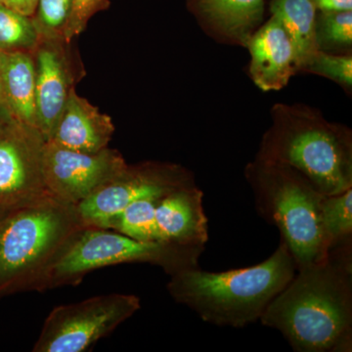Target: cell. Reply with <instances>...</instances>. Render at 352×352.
Returning <instances> with one entry per match:
<instances>
[{"label": "cell", "mask_w": 352, "mask_h": 352, "mask_svg": "<svg viewBox=\"0 0 352 352\" xmlns=\"http://www.w3.org/2000/svg\"><path fill=\"white\" fill-rule=\"evenodd\" d=\"M298 352L352 351V239L298 268L261 318Z\"/></svg>", "instance_id": "cell-1"}, {"label": "cell", "mask_w": 352, "mask_h": 352, "mask_svg": "<svg viewBox=\"0 0 352 352\" xmlns=\"http://www.w3.org/2000/svg\"><path fill=\"white\" fill-rule=\"evenodd\" d=\"M298 265L286 243L250 267L210 272L199 267L171 275L166 285L176 302L201 320L220 327L243 328L259 320L271 302L295 277Z\"/></svg>", "instance_id": "cell-2"}, {"label": "cell", "mask_w": 352, "mask_h": 352, "mask_svg": "<svg viewBox=\"0 0 352 352\" xmlns=\"http://www.w3.org/2000/svg\"><path fill=\"white\" fill-rule=\"evenodd\" d=\"M270 117L256 157L295 168L324 195L352 188L349 127L302 103H276Z\"/></svg>", "instance_id": "cell-3"}, {"label": "cell", "mask_w": 352, "mask_h": 352, "mask_svg": "<svg viewBox=\"0 0 352 352\" xmlns=\"http://www.w3.org/2000/svg\"><path fill=\"white\" fill-rule=\"evenodd\" d=\"M85 226L78 206L48 193L0 219V300L38 292L48 271Z\"/></svg>", "instance_id": "cell-4"}, {"label": "cell", "mask_w": 352, "mask_h": 352, "mask_svg": "<svg viewBox=\"0 0 352 352\" xmlns=\"http://www.w3.org/2000/svg\"><path fill=\"white\" fill-rule=\"evenodd\" d=\"M244 175L259 217L279 229L298 268L325 258L321 224L325 195L295 168L258 157L245 166Z\"/></svg>", "instance_id": "cell-5"}, {"label": "cell", "mask_w": 352, "mask_h": 352, "mask_svg": "<svg viewBox=\"0 0 352 352\" xmlns=\"http://www.w3.org/2000/svg\"><path fill=\"white\" fill-rule=\"evenodd\" d=\"M206 247L160 241H139L99 227L87 226L69 243L48 271L38 292L63 286H78L91 271L122 263L160 266L170 276L199 267Z\"/></svg>", "instance_id": "cell-6"}, {"label": "cell", "mask_w": 352, "mask_h": 352, "mask_svg": "<svg viewBox=\"0 0 352 352\" xmlns=\"http://www.w3.org/2000/svg\"><path fill=\"white\" fill-rule=\"evenodd\" d=\"M140 307L138 296L117 293L59 305L53 308L44 321L32 351H87Z\"/></svg>", "instance_id": "cell-7"}, {"label": "cell", "mask_w": 352, "mask_h": 352, "mask_svg": "<svg viewBox=\"0 0 352 352\" xmlns=\"http://www.w3.org/2000/svg\"><path fill=\"white\" fill-rule=\"evenodd\" d=\"M192 184H196L195 176L180 164L157 161L127 164L119 175L78 204V210L85 226L109 229L129 204Z\"/></svg>", "instance_id": "cell-8"}, {"label": "cell", "mask_w": 352, "mask_h": 352, "mask_svg": "<svg viewBox=\"0 0 352 352\" xmlns=\"http://www.w3.org/2000/svg\"><path fill=\"white\" fill-rule=\"evenodd\" d=\"M45 142L38 129L15 118L0 124V210L50 193L43 176Z\"/></svg>", "instance_id": "cell-9"}, {"label": "cell", "mask_w": 352, "mask_h": 352, "mask_svg": "<svg viewBox=\"0 0 352 352\" xmlns=\"http://www.w3.org/2000/svg\"><path fill=\"white\" fill-rule=\"evenodd\" d=\"M46 188L60 200L78 206L120 175L127 163L117 150L75 151L46 141L43 149Z\"/></svg>", "instance_id": "cell-10"}, {"label": "cell", "mask_w": 352, "mask_h": 352, "mask_svg": "<svg viewBox=\"0 0 352 352\" xmlns=\"http://www.w3.org/2000/svg\"><path fill=\"white\" fill-rule=\"evenodd\" d=\"M36 63L38 131L47 141L56 126L69 91L80 78L69 43L63 36L39 38L32 51Z\"/></svg>", "instance_id": "cell-11"}, {"label": "cell", "mask_w": 352, "mask_h": 352, "mask_svg": "<svg viewBox=\"0 0 352 352\" xmlns=\"http://www.w3.org/2000/svg\"><path fill=\"white\" fill-rule=\"evenodd\" d=\"M251 61L249 76L264 92L279 91L300 73V60L293 41L280 21L270 19L252 34L245 47Z\"/></svg>", "instance_id": "cell-12"}, {"label": "cell", "mask_w": 352, "mask_h": 352, "mask_svg": "<svg viewBox=\"0 0 352 352\" xmlns=\"http://www.w3.org/2000/svg\"><path fill=\"white\" fill-rule=\"evenodd\" d=\"M203 199V191L196 184L157 197L155 207L157 240L206 247L208 220L204 210Z\"/></svg>", "instance_id": "cell-13"}, {"label": "cell", "mask_w": 352, "mask_h": 352, "mask_svg": "<svg viewBox=\"0 0 352 352\" xmlns=\"http://www.w3.org/2000/svg\"><path fill=\"white\" fill-rule=\"evenodd\" d=\"M189 7L210 38L245 47L263 24L265 0H189Z\"/></svg>", "instance_id": "cell-14"}, {"label": "cell", "mask_w": 352, "mask_h": 352, "mask_svg": "<svg viewBox=\"0 0 352 352\" xmlns=\"http://www.w3.org/2000/svg\"><path fill=\"white\" fill-rule=\"evenodd\" d=\"M113 132L112 119L74 87L47 141L75 151L96 153L108 148Z\"/></svg>", "instance_id": "cell-15"}, {"label": "cell", "mask_w": 352, "mask_h": 352, "mask_svg": "<svg viewBox=\"0 0 352 352\" xmlns=\"http://www.w3.org/2000/svg\"><path fill=\"white\" fill-rule=\"evenodd\" d=\"M0 83L9 110L16 120L38 129L36 63L32 52H0Z\"/></svg>", "instance_id": "cell-16"}, {"label": "cell", "mask_w": 352, "mask_h": 352, "mask_svg": "<svg viewBox=\"0 0 352 352\" xmlns=\"http://www.w3.org/2000/svg\"><path fill=\"white\" fill-rule=\"evenodd\" d=\"M271 15L280 21L295 45L300 60V73L303 65L317 50L315 25L317 10L314 0H271Z\"/></svg>", "instance_id": "cell-17"}, {"label": "cell", "mask_w": 352, "mask_h": 352, "mask_svg": "<svg viewBox=\"0 0 352 352\" xmlns=\"http://www.w3.org/2000/svg\"><path fill=\"white\" fill-rule=\"evenodd\" d=\"M321 224L326 249L352 239V188L325 195L321 206Z\"/></svg>", "instance_id": "cell-18"}, {"label": "cell", "mask_w": 352, "mask_h": 352, "mask_svg": "<svg viewBox=\"0 0 352 352\" xmlns=\"http://www.w3.org/2000/svg\"><path fill=\"white\" fill-rule=\"evenodd\" d=\"M317 50L333 54H352V11L321 12L315 25Z\"/></svg>", "instance_id": "cell-19"}, {"label": "cell", "mask_w": 352, "mask_h": 352, "mask_svg": "<svg viewBox=\"0 0 352 352\" xmlns=\"http://www.w3.org/2000/svg\"><path fill=\"white\" fill-rule=\"evenodd\" d=\"M157 197H147L129 204L112 220L109 229L139 241H157L155 226Z\"/></svg>", "instance_id": "cell-20"}, {"label": "cell", "mask_w": 352, "mask_h": 352, "mask_svg": "<svg viewBox=\"0 0 352 352\" xmlns=\"http://www.w3.org/2000/svg\"><path fill=\"white\" fill-rule=\"evenodd\" d=\"M38 41L39 34L32 18L0 3V52H32Z\"/></svg>", "instance_id": "cell-21"}, {"label": "cell", "mask_w": 352, "mask_h": 352, "mask_svg": "<svg viewBox=\"0 0 352 352\" xmlns=\"http://www.w3.org/2000/svg\"><path fill=\"white\" fill-rule=\"evenodd\" d=\"M300 73L314 74L338 83L347 94L352 90V54H333L316 50Z\"/></svg>", "instance_id": "cell-22"}, {"label": "cell", "mask_w": 352, "mask_h": 352, "mask_svg": "<svg viewBox=\"0 0 352 352\" xmlns=\"http://www.w3.org/2000/svg\"><path fill=\"white\" fill-rule=\"evenodd\" d=\"M71 8L72 0H38L32 21L39 38L63 36Z\"/></svg>", "instance_id": "cell-23"}, {"label": "cell", "mask_w": 352, "mask_h": 352, "mask_svg": "<svg viewBox=\"0 0 352 352\" xmlns=\"http://www.w3.org/2000/svg\"><path fill=\"white\" fill-rule=\"evenodd\" d=\"M109 0H72L71 12L64 28L65 41L71 43L76 36L85 31L90 18L107 8Z\"/></svg>", "instance_id": "cell-24"}, {"label": "cell", "mask_w": 352, "mask_h": 352, "mask_svg": "<svg viewBox=\"0 0 352 352\" xmlns=\"http://www.w3.org/2000/svg\"><path fill=\"white\" fill-rule=\"evenodd\" d=\"M317 10L321 12L352 11V0H314Z\"/></svg>", "instance_id": "cell-25"}, {"label": "cell", "mask_w": 352, "mask_h": 352, "mask_svg": "<svg viewBox=\"0 0 352 352\" xmlns=\"http://www.w3.org/2000/svg\"><path fill=\"white\" fill-rule=\"evenodd\" d=\"M6 6L28 17H34L38 0H6Z\"/></svg>", "instance_id": "cell-26"}, {"label": "cell", "mask_w": 352, "mask_h": 352, "mask_svg": "<svg viewBox=\"0 0 352 352\" xmlns=\"http://www.w3.org/2000/svg\"><path fill=\"white\" fill-rule=\"evenodd\" d=\"M12 113L7 106L6 99H4L3 92H2L1 83H0V124L7 122V120L13 119Z\"/></svg>", "instance_id": "cell-27"}, {"label": "cell", "mask_w": 352, "mask_h": 352, "mask_svg": "<svg viewBox=\"0 0 352 352\" xmlns=\"http://www.w3.org/2000/svg\"><path fill=\"white\" fill-rule=\"evenodd\" d=\"M6 212L7 210H0V219H1V217H3Z\"/></svg>", "instance_id": "cell-28"}, {"label": "cell", "mask_w": 352, "mask_h": 352, "mask_svg": "<svg viewBox=\"0 0 352 352\" xmlns=\"http://www.w3.org/2000/svg\"><path fill=\"white\" fill-rule=\"evenodd\" d=\"M6 0H0V3H6Z\"/></svg>", "instance_id": "cell-29"}]
</instances>
